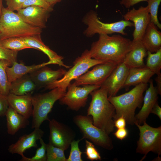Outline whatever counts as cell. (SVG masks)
<instances>
[{
	"label": "cell",
	"instance_id": "37",
	"mask_svg": "<svg viewBox=\"0 0 161 161\" xmlns=\"http://www.w3.org/2000/svg\"><path fill=\"white\" fill-rule=\"evenodd\" d=\"M26 0H6L7 8L10 10L17 11L22 8Z\"/></svg>",
	"mask_w": 161,
	"mask_h": 161
},
{
	"label": "cell",
	"instance_id": "11",
	"mask_svg": "<svg viewBox=\"0 0 161 161\" xmlns=\"http://www.w3.org/2000/svg\"><path fill=\"white\" fill-rule=\"evenodd\" d=\"M117 65L108 62L96 65L92 70L75 79L73 83L78 86L85 85L101 86Z\"/></svg>",
	"mask_w": 161,
	"mask_h": 161
},
{
	"label": "cell",
	"instance_id": "33",
	"mask_svg": "<svg viewBox=\"0 0 161 161\" xmlns=\"http://www.w3.org/2000/svg\"><path fill=\"white\" fill-rule=\"evenodd\" d=\"M41 146L38 148L35 155L31 158L24 156L22 157V161H46L47 160V144L44 142L42 138L39 139Z\"/></svg>",
	"mask_w": 161,
	"mask_h": 161
},
{
	"label": "cell",
	"instance_id": "7",
	"mask_svg": "<svg viewBox=\"0 0 161 161\" xmlns=\"http://www.w3.org/2000/svg\"><path fill=\"white\" fill-rule=\"evenodd\" d=\"M106 62L92 58L89 50H85L80 56L78 57L73 62V66L61 79L47 85L46 88L52 89L60 87L66 90L71 82L75 80L88 71L95 66Z\"/></svg>",
	"mask_w": 161,
	"mask_h": 161
},
{
	"label": "cell",
	"instance_id": "12",
	"mask_svg": "<svg viewBox=\"0 0 161 161\" xmlns=\"http://www.w3.org/2000/svg\"><path fill=\"white\" fill-rule=\"evenodd\" d=\"M48 121L49 143L64 151L66 150L74 140L75 134L74 132L69 127L55 119H49Z\"/></svg>",
	"mask_w": 161,
	"mask_h": 161
},
{
	"label": "cell",
	"instance_id": "15",
	"mask_svg": "<svg viewBox=\"0 0 161 161\" xmlns=\"http://www.w3.org/2000/svg\"><path fill=\"white\" fill-rule=\"evenodd\" d=\"M49 12L41 7L31 6L22 8L17 13L27 24L42 29L46 27Z\"/></svg>",
	"mask_w": 161,
	"mask_h": 161
},
{
	"label": "cell",
	"instance_id": "10",
	"mask_svg": "<svg viewBox=\"0 0 161 161\" xmlns=\"http://www.w3.org/2000/svg\"><path fill=\"white\" fill-rule=\"evenodd\" d=\"M100 86L85 85L82 87L70 83L67 91L59 100L61 104L66 105L69 109L77 111L86 105L88 95L93 91L98 89Z\"/></svg>",
	"mask_w": 161,
	"mask_h": 161
},
{
	"label": "cell",
	"instance_id": "17",
	"mask_svg": "<svg viewBox=\"0 0 161 161\" xmlns=\"http://www.w3.org/2000/svg\"><path fill=\"white\" fill-rule=\"evenodd\" d=\"M44 134V132L40 128H35L31 133L20 137L16 142L9 146L8 150L12 154H18L23 157L26 150L37 147V141L42 138Z\"/></svg>",
	"mask_w": 161,
	"mask_h": 161
},
{
	"label": "cell",
	"instance_id": "3",
	"mask_svg": "<svg viewBox=\"0 0 161 161\" xmlns=\"http://www.w3.org/2000/svg\"><path fill=\"white\" fill-rule=\"evenodd\" d=\"M147 83L135 85L129 92L118 96L108 97L109 100L115 109L114 120L123 117L128 124H134L135 110L140 107L143 100V93L147 87Z\"/></svg>",
	"mask_w": 161,
	"mask_h": 161
},
{
	"label": "cell",
	"instance_id": "2",
	"mask_svg": "<svg viewBox=\"0 0 161 161\" xmlns=\"http://www.w3.org/2000/svg\"><path fill=\"white\" fill-rule=\"evenodd\" d=\"M91 101L87 115L91 116L93 124L109 134L114 130L115 109L108 99L107 91L100 87L90 94Z\"/></svg>",
	"mask_w": 161,
	"mask_h": 161
},
{
	"label": "cell",
	"instance_id": "4",
	"mask_svg": "<svg viewBox=\"0 0 161 161\" xmlns=\"http://www.w3.org/2000/svg\"><path fill=\"white\" fill-rule=\"evenodd\" d=\"M42 29L25 22L14 11L3 7L0 18V40L25 38L41 35Z\"/></svg>",
	"mask_w": 161,
	"mask_h": 161
},
{
	"label": "cell",
	"instance_id": "43",
	"mask_svg": "<svg viewBox=\"0 0 161 161\" xmlns=\"http://www.w3.org/2000/svg\"><path fill=\"white\" fill-rule=\"evenodd\" d=\"M157 76L155 80L156 81L157 86H156L158 94H161V72L157 74Z\"/></svg>",
	"mask_w": 161,
	"mask_h": 161
},
{
	"label": "cell",
	"instance_id": "14",
	"mask_svg": "<svg viewBox=\"0 0 161 161\" xmlns=\"http://www.w3.org/2000/svg\"><path fill=\"white\" fill-rule=\"evenodd\" d=\"M129 69V68L123 62L117 64L101 85V87L107 91L108 97L115 96L123 87Z\"/></svg>",
	"mask_w": 161,
	"mask_h": 161
},
{
	"label": "cell",
	"instance_id": "20",
	"mask_svg": "<svg viewBox=\"0 0 161 161\" xmlns=\"http://www.w3.org/2000/svg\"><path fill=\"white\" fill-rule=\"evenodd\" d=\"M25 43L32 49H34L42 51L46 54L49 58L51 64H58L66 69L71 67L65 64L63 61L64 58L58 55L46 45L42 41L40 35L23 38Z\"/></svg>",
	"mask_w": 161,
	"mask_h": 161
},
{
	"label": "cell",
	"instance_id": "34",
	"mask_svg": "<svg viewBox=\"0 0 161 161\" xmlns=\"http://www.w3.org/2000/svg\"><path fill=\"white\" fill-rule=\"evenodd\" d=\"M82 140H73L71 142L70 146L71 149L69 156L66 159V161H83L81 158L82 152L80 151L79 147V143Z\"/></svg>",
	"mask_w": 161,
	"mask_h": 161
},
{
	"label": "cell",
	"instance_id": "40",
	"mask_svg": "<svg viewBox=\"0 0 161 161\" xmlns=\"http://www.w3.org/2000/svg\"><path fill=\"white\" fill-rule=\"evenodd\" d=\"M128 134V131L125 128L118 129L114 133V136L117 139L122 140L125 138Z\"/></svg>",
	"mask_w": 161,
	"mask_h": 161
},
{
	"label": "cell",
	"instance_id": "46",
	"mask_svg": "<svg viewBox=\"0 0 161 161\" xmlns=\"http://www.w3.org/2000/svg\"></svg>",
	"mask_w": 161,
	"mask_h": 161
},
{
	"label": "cell",
	"instance_id": "27",
	"mask_svg": "<svg viewBox=\"0 0 161 161\" xmlns=\"http://www.w3.org/2000/svg\"><path fill=\"white\" fill-rule=\"evenodd\" d=\"M147 58L145 66L154 74L160 72L161 69V49L154 53L147 51Z\"/></svg>",
	"mask_w": 161,
	"mask_h": 161
},
{
	"label": "cell",
	"instance_id": "41",
	"mask_svg": "<svg viewBox=\"0 0 161 161\" xmlns=\"http://www.w3.org/2000/svg\"><path fill=\"white\" fill-rule=\"evenodd\" d=\"M126 121L123 116H121L114 120V126L117 128H125L126 124Z\"/></svg>",
	"mask_w": 161,
	"mask_h": 161
},
{
	"label": "cell",
	"instance_id": "9",
	"mask_svg": "<svg viewBox=\"0 0 161 161\" xmlns=\"http://www.w3.org/2000/svg\"><path fill=\"white\" fill-rule=\"evenodd\" d=\"M134 124L140 131V137L136 150L137 153L144 154L141 160L144 159L150 151L158 154L159 157L161 154V126L152 127L146 122L142 125L137 122Z\"/></svg>",
	"mask_w": 161,
	"mask_h": 161
},
{
	"label": "cell",
	"instance_id": "6",
	"mask_svg": "<svg viewBox=\"0 0 161 161\" xmlns=\"http://www.w3.org/2000/svg\"><path fill=\"white\" fill-rule=\"evenodd\" d=\"M83 21L87 26L83 34L87 37H92L96 34L109 35L119 33L126 35L127 34L124 32L125 29L134 26L132 22L124 20L111 23L102 22L99 19L97 13L94 10L88 12L83 18Z\"/></svg>",
	"mask_w": 161,
	"mask_h": 161
},
{
	"label": "cell",
	"instance_id": "13",
	"mask_svg": "<svg viewBox=\"0 0 161 161\" xmlns=\"http://www.w3.org/2000/svg\"><path fill=\"white\" fill-rule=\"evenodd\" d=\"M123 16L124 20L132 21L134 24V30L132 34V41H141L146 28L150 22L148 7L141 6L137 9L133 8Z\"/></svg>",
	"mask_w": 161,
	"mask_h": 161
},
{
	"label": "cell",
	"instance_id": "8",
	"mask_svg": "<svg viewBox=\"0 0 161 161\" xmlns=\"http://www.w3.org/2000/svg\"><path fill=\"white\" fill-rule=\"evenodd\" d=\"M73 121L83 134L82 139H87L106 149L113 148L112 141L109 134L93 124L91 116L77 115L74 117Z\"/></svg>",
	"mask_w": 161,
	"mask_h": 161
},
{
	"label": "cell",
	"instance_id": "16",
	"mask_svg": "<svg viewBox=\"0 0 161 161\" xmlns=\"http://www.w3.org/2000/svg\"><path fill=\"white\" fill-rule=\"evenodd\" d=\"M47 66H42L29 74L36 87H46L61 78L66 72L63 68L53 70Z\"/></svg>",
	"mask_w": 161,
	"mask_h": 161
},
{
	"label": "cell",
	"instance_id": "39",
	"mask_svg": "<svg viewBox=\"0 0 161 161\" xmlns=\"http://www.w3.org/2000/svg\"><path fill=\"white\" fill-rule=\"evenodd\" d=\"M148 0H120V4L126 8H129L134 5L142 1Z\"/></svg>",
	"mask_w": 161,
	"mask_h": 161
},
{
	"label": "cell",
	"instance_id": "42",
	"mask_svg": "<svg viewBox=\"0 0 161 161\" xmlns=\"http://www.w3.org/2000/svg\"><path fill=\"white\" fill-rule=\"evenodd\" d=\"M151 113L157 115L160 120H161V108L157 102L153 107L151 110Z\"/></svg>",
	"mask_w": 161,
	"mask_h": 161
},
{
	"label": "cell",
	"instance_id": "18",
	"mask_svg": "<svg viewBox=\"0 0 161 161\" xmlns=\"http://www.w3.org/2000/svg\"><path fill=\"white\" fill-rule=\"evenodd\" d=\"M32 97L30 93L22 95L10 93L7 96L9 106L28 119L33 113Z\"/></svg>",
	"mask_w": 161,
	"mask_h": 161
},
{
	"label": "cell",
	"instance_id": "19",
	"mask_svg": "<svg viewBox=\"0 0 161 161\" xmlns=\"http://www.w3.org/2000/svg\"><path fill=\"white\" fill-rule=\"evenodd\" d=\"M149 86L146 89L143 98V106L139 112L135 116L136 122L140 125L146 120L155 104L157 102L158 92L156 87L154 85L153 81L150 80Z\"/></svg>",
	"mask_w": 161,
	"mask_h": 161
},
{
	"label": "cell",
	"instance_id": "35",
	"mask_svg": "<svg viewBox=\"0 0 161 161\" xmlns=\"http://www.w3.org/2000/svg\"><path fill=\"white\" fill-rule=\"evenodd\" d=\"M85 146V153L88 159L91 161L101 160L100 154L92 143L86 140Z\"/></svg>",
	"mask_w": 161,
	"mask_h": 161
},
{
	"label": "cell",
	"instance_id": "28",
	"mask_svg": "<svg viewBox=\"0 0 161 161\" xmlns=\"http://www.w3.org/2000/svg\"><path fill=\"white\" fill-rule=\"evenodd\" d=\"M0 44L7 48L17 51L32 49L25 43L23 38H11L0 40Z\"/></svg>",
	"mask_w": 161,
	"mask_h": 161
},
{
	"label": "cell",
	"instance_id": "30",
	"mask_svg": "<svg viewBox=\"0 0 161 161\" xmlns=\"http://www.w3.org/2000/svg\"><path fill=\"white\" fill-rule=\"evenodd\" d=\"M7 66L5 63L0 61V93L6 96L10 93L11 87L6 72Z\"/></svg>",
	"mask_w": 161,
	"mask_h": 161
},
{
	"label": "cell",
	"instance_id": "31",
	"mask_svg": "<svg viewBox=\"0 0 161 161\" xmlns=\"http://www.w3.org/2000/svg\"><path fill=\"white\" fill-rule=\"evenodd\" d=\"M148 7L150 17V22L154 23L157 27L161 29V24L158 18L159 7L161 0H148Z\"/></svg>",
	"mask_w": 161,
	"mask_h": 161
},
{
	"label": "cell",
	"instance_id": "22",
	"mask_svg": "<svg viewBox=\"0 0 161 161\" xmlns=\"http://www.w3.org/2000/svg\"><path fill=\"white\" fill-rule=\"evenodd\" d=\"M150 22L142 37L141 42L148 51L153 53L161 49V33Z\"/></svg>",
	"mask_w": 161,
	"mask_h": 161
},
{
	"label": "cell",
	"instance_id": "24",
	"mask_svg": "<svg viewBox=\"0 0 161 161\" xmlns=\"http://www.w3.org/2000/svg\"><path fill=\"white\" fill-rule=\"evenodd\" d=\"M51 64L48 61L38 65L27 66L23 64L15 62L11 67L7 66L6 68L8 80L11 83L17 79L30 74L42 66Z\"/></svg>",
	"mask_w": 161,
	"mask_h": 161
},
{
	"label": "cell",
	"instance_id": "23",
	"mask_svg": "<svg viewBox=\"0 0 161 161\" xmlns=\"http://www.w3.org/2000/svg\"><path fill=\"white\" fill-rule=\"evenodd\" d=\"M154 74L145 66L141 68H130L123 87H128L141 83H147Z\"/></svg>",
	"mask_w": 161,
	"mask_h": 161
},
{
	"label": "cell",
	"instance_id": "32",
	"mask_svg": "<svg viewBox=\"0 0 161 161\" xmlns=\"http://www.w3.org/2000/svg\"><path fill=\"white\" fill-rule=\"evenodd\" d=\"M18 51L12 50L0 44V61L5 63L8 66H11L17 61Z\"/></svg>",
	"mask_w": 161,
	"mask_h": 161
},
{
	"label": "cell",
	"instance_id": "1",
	"mask_svg": "<svg viewBox=\"0 0 161 161\" xmlns=\"http://www.w3.org/2000/svg\"><path fill=\"white\" fill-rule=\"evenodd\" d=\"M132 45V41L120 35L100 34L89 51L92 58L117 65L123 62Z\"/></svg>",
	"mask_w": 161,
	"mask_h": 161
},
{
	"label": "cell",
	"instance_id": "25",
	"mask_svg": "<svg viewBox=\"0 0 161 161\" xmlns=\"http://www.w3.org/2000/svg\"><path fill=\"white\" fill-rule=\"evenodd\" d=\"M7 119V132L13 135L20 129L26 128L29 125L28 119L9 106L5 116Z\"/></svg>",
	"mask_w": 161,
	"mask_h": 161
},
{
	"label": "cell",
	"instance_id": "5",
	"mask_svg": "<svg viewBox=\"0 0 161 161\" xmlns=\"http://www.w3.org/2000/svg\"><path fill=\"white\" fill-rule=\"evenodd\" d=\"M66 91L61 88L56 87L47 93L32 96V129L40 128L44 121L49 120L48 115L54 103L64 96Z\"/></svg>",
	"mask_w": 161,
	"mask_h": 161
},
{
	"label": "cell",
	"instance_id": "29",
	"mask_svg": "<svg viewBox=\"0 0 161 161\" xmlns=\"http://www.w3.org/2000/svg\"><path fill=\"white\" fill-rule=\"evenodd\" d=\"M63 149L49 143L47 144V161H66Z\"/></svg>",
	"mask_w": 161,
	"mask_h": 161
},
{
	"label": "cell",
	"instance_id": "26",
	"mask_svg": "<svg viewBox=\"0 0 161 161\" xmlns=\"http://www.w3.org/2000/svg\"><path fill=\"white\" fill-rule=\"evenodd\" d=\"M36 87L29 74L25 75L11 83L10 93L22 95L30 93Z\"/></svg>",
	"mask_w": 161,
	"mask_h": 161
},
{
	"label": "cell",
	"instance_id": "44",
	"mask_svg": "<svg viewBox=\"0 0 161 161\" xmlns=\"http://www.w3.org/2000/svg\"><path fill=\"white\" fill-rule=\"evenodd\" d=\"M62 0H46L48 3L52 7L56 3L61 1Z\"/></svg>",
	"mask_w": 161,
	"mask_h": 161
},
{
	"label": "cell",
	"instance_id": "38",
	"mask_svg": "<svg viewBox=\"0 0 161 161\" xmlns=\"http://www.w3.org/2000/svg\"><path fill=\"white\" fill-rule=\"evenodd\" d=\"M8 107L7 96L0 93V117L5 116Z\"/></svg>",
	"mask_w": 161,
	"mask_h": 161
},
{
	"label": "cell",
	"instance_id": "45",
	"mask_svg": "<svg viewBox=\"0 0 161 161\" xmlns=\"http://www.w3.org/2000/svg\"><path fill=\"white\" fill-rule=\"evenodd\" d=\"M3 0H0V18L1 16L3 7L2 4Z\"/></svg>",
	"mask_w": 161,
	"mask_h": 161
},
{
	"label": "cell",
	"instance_id": "36",
	"mask_svg": "<svg viewBox=\"0 0 161 161\" xmlns=\"http://www.w3.org/2000/svg\"><path fill=\"white\" fill-rule=\"evenodd\" d=\"M31 6L41 7L49 12H51L53 10L52 7L46 0H26L24 3L22 8Z\"/></svg>",
	"mask_w": 161,
	"mask_h": 161
},
{
	"label": "cell",
	"instance_id": "21",
	"mask_svg": "<svg viewBox=\"0 0 161 161\" xmlns=\"http://www.w3.org/2000/svg\"><path fill=\"white\" fill-rule=\"evenodd\" d=\"M132 41V48L126 55L123 63L129 69L143 67L145 66L144 59L147 55V51L141 41Z\"/></svg>",
	"mask_w": 161,
	"mask_h": 161
}]
</instances>
